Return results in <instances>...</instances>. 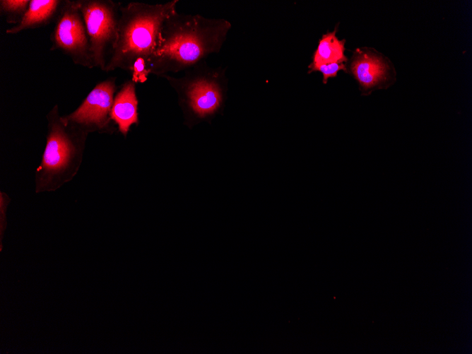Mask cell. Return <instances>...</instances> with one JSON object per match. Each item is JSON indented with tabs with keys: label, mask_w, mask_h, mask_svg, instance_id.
Instances as JSON below:
<instances>
[{
	"label": "cell",
	"mask_w": 472,
	"mask_h": 354,
	"mask_svg": "<svg viewBox=\"0 0 472 354\" xmlns=\"http://www.w3.org/2000/svg\"><path fill=\"white\" fill-rule=\"evenodd\" d=\"M137 110L136 83L128 80L115 95L110 114L111 120L117 124L123 135L127 134L132 124L138 123Z\"/></svg>",
	"instance_id": "obj_9"
},
{
	"label": "cell",
	"mask_w": 472,
	"mask_h": 354,
	"mask_svg": "<svg viewBox=\"0 0 472 354\" xmlns=\"http://www.w3.org/2000/svg\"><path fill=\"white\" fill-rule=\"evenodd\" d=\"M336 28L334 32L322 35L313 56V61L309 66H314L331 63H344L346 57L345 40H339L336 36Z\"/></svg>",
	"instance_id": "obj_11"
},
{
	"label": "cell",
	"mask_w": 472,
	"mask_h": 354,
	"mask_svg": "<svg viewBox=\"0 0 472 354\" xmlns=\"http://www.w3.org/2000/svg\"><path fill=\"white\" fill-rule=\"evenodd\" d=\"M309 72L317 71L321 72L324 83H326L329 78L336 76L339 71H346V66L344 63H331L314 66H309Z\"/></svg>",
	"instance_id": "obj_13"
},
{
	"label": "cell",
	"mask_w": 472,
	"mask_h": 354,
	"mask_svg": "<svg viewBox=\"0 0 472 354\" xmlns=\"http://www.w3.org/2000/svg\"><path fill=\"white\" fill-rule=\"evenodd\" d=\"M63 1L30 0L28 8L17 25L7 28V34H17L25 30L34 29L48 25L56 19Z\"/></svg>",
	"instance_id": "obj_10"
},
{
	"label": "cell",
	"mask_w": 472,
	"mask_h": 354,
	"mask_svg": "<svg viewBox=\"0 0 472 354\" xmlns=\"http://www.w3.org/2000/svg\"><path fill=\"white\" fill-rule=\"evenodd\" d=\"M131 81L136 84L145 83L150 74L146 66V61L139 58L134 64L131 69Z\"/></svg>",
	"instance_id": "obj_14"
},
{
	"label": "cell",
	"mask_w": 472,
	"mask_h": 354,
	"mask_svg": "<svg viewBox=\"0 0 472 354\" xmlns=\"http://www.w3.org/2000/svg\"><path fill=\"white\" fill-rule=\"evenodd\" d=\"M95 67L105 71L117 42L122 4L79 0Z\"/></svg>",
	"instance_id": "obj_5"
},
{
	"label": "cell",
	"mask_w": 472,
	"mask_h": 354,
	"mask_svg": "<svg viewBox=\"0 0 472 354\" xmlns=\"http://www.w3.org/2000/svg\"><path fill=\"white\" fill-rule=\"evenodd\" d=\"M350 70L361 88L367 93L387 88L396 81L393 64L373 48H358L352 57Z\"/></svg>",
	"instance_id": "obj_8"
},
{
	"label": "cell",
	"mask_w": 472,
	"mask_h": 354,
	"mask_svg": "<svg viewBox=\"0 0 472 354\" xmlns=\"http://www.w3.org/2000/svg\"><path fill=\"white\" fill-rule=\"evenodd\" d=\"M50 40L51 50L61 51L75 64L95 67L79 0L63 1Z\"/></svg>",
	"instance_id": "obj_6"
},
{
	"label": "cell",
	"mask_w": 472,
	"mask_h": 354,
	"mask_svg": "<svg viewBox=\"0 0 472 354\" xmlns=\"http://www.w3.org/2000/svg\"><path fill=\"white\" fill-rule=\"evenodd\" d=\"M116 90L114 77L98 83L73 112L61 117L63 121L88 132L105 129L111 120L110 114Z\"/></svg>",
	"instance_id": "obj_7"
},
{
	"label": "cell",
	"mask_w": 472,
	"mask_h": 354,
	"mask_svg": "<svg viewBox=\"0 0 472 354\" xmlns=\"http://www.w3.org/2000/svg\"><path fill=\"white\" fill-rule=\"evenodd\" d=\"M48 134L42 163L37 169L42 184L79 165L88 131L66 124L57 105L47 115Z\"/></svg>",
	"instance_id": "obj_4"
},
{
	"label": "cell",
	"mask_w": 472,
	"mask_h": 354,
	"mask_svg": "<svg viewBox=\"0 0 472 354\" xmlns=\"http://www.w3.org/2000/svg\"><path fill=\"white\" fill-rule=\"evenodd\" d=\"M30 0H1L0 13L8 23L18 24L23 18Z\"/></svg>",
	"instance_id": "obj_12"
},
{
	"label": "cell",
	"mask_w": 472,
	"mask_h": 354,
	"mask_svg": "<svg viewBox=\"0 0 472 354\" xmlns=\"http://www.w3.org/2000/svg\"><path fill=\"white\" fill-rule=\"evenodd\" d=\"M230 28L224 19L172 13L163 22L157 47L146 62L149 73L162 77L203 61L220 51Z\"/></svg>",
	"instance_id": "obj_1"
},
{
	"label": "cell",
	"mask_w": 472,
	"mask_h": 354,
	"mask_svg": "<svg viewBox=\"0 0 472 354\" xmlns=\"http://www.w3.org/2000/svg\"><path fill=\"white\" fill-rule=\"evenodd\" d=\"M181 104L196 119L214 114L221 107L225 85L223 73L203 61L187 69L181 76L164 75Z\"/></svg>",
	"instance_id": "obj_3"
},
{
	"label": "cell",
	"mask_w": 472,
	"mask_h": 354,
	"mask_svg": "<svg viewBox=\"0 0 472 354\" xmlns=\"http://www.w3.org/2000/svg\"><path fill=\"white\" fill-rule=\"evenodd\" d=\"M178 2H130L122 6L117 42L105 71L119 69L131 73L138 59L147 62L157 47L163 22L177 11Z\"/></svg>",
	"instance_id": "obj_2"
}]
</instances>
